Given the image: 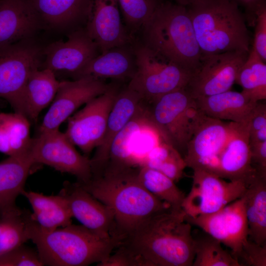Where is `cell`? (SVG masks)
Returning a JSON list of instances; mask_svg holds the SVG:
<instances>
[{"label":"cell","instance_id":"obj_41","mask_svg":"<svg viewBox=\"0 0 266 266\" xmlns=\"http://www.w3.org/2000/svg\"><path fill=\"white\" fill-rule=\"evenodd\" d=\"M245 8L246 17L250 15L256 7L264 0H231Z\"/></svg>","mask_w":266,"mask_h":266},{"label":"cell","instance_id":"obj_20","mask_svg":"<svg viewBox=\"0 0 266 266\" xmlns=\"http://www.w3.org/2000/svg\"><path fill=\"white\" fill-rule=\"evenodd\" d=\"M144 101L128 86L118 93L110 112L105 132L100 144L90 158L92 177L103 172L109 161L112 142L118 133L132 119Z\"/></svg>","mask_w":266,"mask_h":266},{"label":"cell","instance_id":"obj_2","mask_svg":"<svg viewBox=\"0 0 266 266\" xmlns=\"http://www.w3.org/2000/svg\"><path fill=\"white\" fill-rule=\"evenodd\" d=\"M138 168L107 165L102 174L83 188L113 211L115 233L124 238L153 215L170 206L150 193L140 182Z\"/></svg>","mask_w":266,"mask_h":266},{"label":"cell","instance_id":"obj_14","mask_svg":"<svg viewBox=\"0 0 266 266\" xmlns=\"http://www.w3.org/2000/svg\"><path fill=\"white\" fill-rule=\"evenodd\" d=\"M232 128V122L226 123L204 114L187 143L183 157L186 167L214 174Z\"/></svg>","mask_w":266,"mask_h":266},{"label":"cell","instance_id":"obj_35","mask_svg":"<svg viewBox=\"0 0 266 266\" xmlns=\"http://www.w3.org/2000/svg\"><path fill=\"white\" fill-rule=\"evenodd\" d=\"M184 163L183 157L177 150L162 142L149 152L142 166H146L172 176L179 171Z\"/></svg>","mask_w":266,"mask_h":266},{"label":"cell","instance_id":"obj_32","mask_svg":"<svg viewBox=\"0 0 266 266\" xmlns=\"http://www.w3.org/2000/svg\"><path fill=\"white\" fill-rule=\"evenodd\" d=\"M138 177L143 186L156 198L173 208H181L185 196L171 179L146 166L138 168Z\"/></svg>","mask_w":266,"mask_h":266},{"label":"cell","instance_id":"obj_24","mask_svg":"<svg viewBox=\"0 0 266 266\" xmlns=\"http://www.w3.org/2000/svg\"><path fill=\"white\" fill-rule=\"evenodd\" d=\"M195 99L199 108L206 116L236 123L249 120L257 102L241 92L231 90Z\"/></svg>","mask_w":266,"mask_h":266},{"label":"cell","instance_id":"obj_27","mask_svg":"<svg viewBox=\"0 0 266 266\" xmlns=\"http://www.w3.org/2000/svg\"><path fill=\"white\" fill-rule=\"evenodd\" d=\"M249 239L266 244V178L256 176L244 195Z\"/></svg>","mask_w":266,"mask_h":266},{"label":"cell","instance_id":"obj_17","mask_svg":"<svg viewBox=\"0 0 266 266\" xmlns=\"http://www.w3.org/2000/svg\"><path fill=\"white\" fill-rule=\"evenodd\" d=\"M85 29L100 53L130 44L132 38L122 22L117 0H91Z\"/></svg>","mask_w":266,"mask_h":266},{"label":"cell","instance_id":"obj_34","mask_svg":"<svg viewBox=\"0 0 266 266\" xmlns=\"http://www.w3.org/2000/svg\"><path fill=\"white\" fill-rule=\"evenodd\" d=\"M164 0H117L125 27L132 34L141 31Z\"/></svg>","mask_w":266,"mask_h":266},{"label":"cell","instance_id":"obj_37","mask_svg":"<svg viewBox=\"0 0 266 266\" xmlns=\"http://www.w3.org/2000/svg\"><path fill=\"white\" fill-rule=\"evenodd\" d=\"M255 34L253 48L261 59L266 61V2L260 3L254 13Z\"/></svg>","mask_w":266,"mask_h":266},{"label":"cell","instance_id":"obj_5","mask_svg":"<svg viewBox=\"0 0 266 266\" xmlns=\"http://www.w3.org/2000/svg\"><path fill=\"white\" fill-rule=\"evenodd\" d=\"M143 44L192 73L202 53L186 6L163 0L143 27Z\"/></svg>","mask_w":266,"mask_h":266},{"label":"cell","instance_id":"obj_10","mask_svg":"<svg viewBox=\"0 0 266 266\" xmlns=\"http://www.w3.org/2000/svg\"><path fill=\"white\" fill-rule=\"evenodd\" d=\"M193 171L191 190L181 205L186 216L194 218L216 212L242 197L246 191L247 185L242 181H226L205 170Z\"/></svg>","mask_w":266,"mask_h":266},{"label":"cell","instance_id":"obj_19","mask_svg":"<svg viewBox=\"0 0 266 266\" xmlns=\"http://www.w3.org/2000/svg\"><path fill=\"white\" fill-rule=\"evenodd\" d=\"M59 194L66 200L72 217L82 225L104 236L115 235L113 210L77 182H65Z\"/></svg>","mask_w":266,"mask_h":266},{"label":"cell","instance_id":"obj_9","mask_svg":"<svg viewBox=\"0 0 266 266\" xmlns=\"http://www.w3.org/2000/svg\"><path fill=\"white\" fill-rule=\"evenodd\" d=\"M28 154L34 164H44L73 175L78 182L86 183L92 177L90 158L80 154L59 130L38 133L32 138Z\"/></svg>","mask_w":266,"mask_h":266},{"label":"cell","instance_id":"obj_1","mask_svg":"<svg viewBox=\"0 0 266 266\" xmlns=\"http://www.w3.org/2000/svg\"><path fill=\"white\" fill-rule=\"evenodd\" d=\"M185 215L182 208L170 207L147 219L119 246L134 266H192L194 241Z\"/></svg>","mask_w":266,"mask_h":266},{"label":"cell","instance_id":"obj_8","mask_svg":"<svg viewBox=\"0 0 266 266\" xmlns=\"http://www.w3.org/2000/svg\"><path fill=\"white\" fill-rule=\"evenodd\" d=\"M43 49L30 38L0 47V98L25 116L24 92L32 72L40 68Z\"/></svg>","mask_w":266,"mask_h":266},{"label":"cell","instance_id":"obj_33","mask_svg":"<svg viewBox=\"0 0 266 266\" xmlns=\"http://www.w3.org/2000/svg\"><path fill=\"white\" fill-rule=\"evenodd\" d=\"M204 233L198 236L193 235L195 251L193 266H241L232 254L222 247L218 240Z\"/></svg>","mask_w":266,"mask_h":266},{"label":"cell","instance_id":"obj_25","mask_svg":"<svg viewBox=\"0 0 266 266\" xmlns=\"http://www.w3.org/2000/svg\"><path fill=\"white\" fill-rule=\"evenodd\" d=\"M21 195L31 204L33 210L31 218L41 230L51 232L72 224V214L66 200L61 195L46 196L25 190Z\"/></svg>","mask_w":266,"mask_h":266},{"label":"cell","instance_id":"obj_26","mask_svg":"<svg viewBox=\"0 0 266 266\" xmlns=\"http://www.w3.org/2000/svg\"><path fill=\"white\" fill-rule=\"evenodd\" d=\"M61 81L54 73L47 68L36 69L29 77L24 92L26 117L35 121L41 112L53 100Z\"/></svg>","mask_w":266,"mask_h":266},{"label":"cell","instance_id":"obj_38","mask_svg":"<svg viewBox=\"0 0 266 266\" xmlns=\"http://www.w3.org/2000/svg\"><path fill=\"white\" fill-rule=\"evenodd\" d=\"M266 141V104L258 101L249 123V144Z\"/></svg>","mask_w":266,"mask_h":266},{"label":"cell","instance_id":"obj_40","mask_svg":"<svg viewBox=\"0 0 266 266\" xmlns=\"http://www.w3.org/2000/svg\"><path fill=\"white\" fill-rule=\"evenodd\" d=\"M249 145L253 168L258 176L266 178V141Z\"/></svg>","mask_w":266,"mask_h":266},{"label":"cell","instance_id":"obj_3","mask_svg":"<svg viewBox=\"0 0 266 266\" xmlns=\"http://www.w3.org/2000/svg\"><path fill=\"white\" fill-rule=\"evenodd\" d=\"M30 240L35 244L43 266H86L106 259L123 238L104 236L82 225L72 224L45 232L33 221Z\"/></svg>","mask_w":266,"mask_h":266},{"label":"cell","instance_id":"obj_29","mask_svg":"<svg viewBox=\"0 0 266 266\" xmlns=\"http://www.w3.org/2000/svg\"><path fill=\"white\" fill-rule=\"evenodd\" d=\"M31 214L17 205L0 214V256L30 240Z\"/></svg>","mask_w":266,"mask_h":266},{"label":"cell","instance_id":"obj_18","mask_svg":"<svg viewBox=\"0 0 266 266\" xmlns=\"http://www.w3.org/2000/svg\"><path fill=\"white\" fill-rule=\"evenodd\" d=\"M250 119L241 123L232 122L230 135L219 157L214 173L229 181H242L247 186L258 176L251 163Z\"/></svg>","mask_w":266,"mask_h":266},{"label":"cell","instance_id":"obj_30","mask_svg":"<svg viewBox=\"0 0 266 266\" xmlns=\"http://www.w3.org/2000/svg\"><path fill=\"white\" fill-rule=\"evenodd\" d=\"M149 124L152 123L148 118L146 104L144 102L132 119L114 138L107 165L133 167L131 147L133 138L143 127Z\"/></svg>","mask_w":266,"mask_h":266},{"label":"cell","instance_id":"obj_23","mask_svg":"<svg viewBox=\"0 0 266 266\" xmlns=\"http://www.w3.org/2000/svg\"><path fill=\"white\" fill-rule=\"evenodd\" d=\"M40 26L63 30L87 22L91 0H29Z\"/></svg>","mask_w":266,"mask_h":266},{"label":"cell","instance_id":"obj_12","mask_svg":"<svg viewBox=\"0 0 266 266\" xmlns=\"http://www.w3.org/2000/svg\"><path fill=\"white\" fill-rule=\"evenodd\" d=\"M248 53L234 51L202 55L186 89L195 99L230 90Z\"/></svg>","mask_w":266,"mask_h":266},{"label":"cell","instance_id":"obj_39","mask_svg":"<svg viewBox=\"0 0 266 266\" xmlns=\"http://www.w3.org/2000/svg\"><path fill=\"white\" fill-rule=\"evenodd\" d=\"M238 262L241 266H266V244L260 245L249 239Z\"/></svg>","mask_w":266,"mask_h":266},{"label":"cell","instance_id":"obj_6","mask_svg":"<svg viewBox=\"0 0 266 266\" xmlns=\"http://www.w3.org/2000/svg\"><path fill=\"white\" fill-rule=\"evenodd\" d=\"M149 120L165 143L183 157L187 143L204 113L186 88L146 103Z\"/></svg>","mask_w":266,"mask_h":266},{"label":"cell","instance_id":"obj_7","mask_svg":"<svg viewBox=\"0 0 266 266\" xmlns=\"http://www.w3.org/2000/svg\"><path fill=\"white\" fill-rule=\"evenodd\" d=\"M136 70L128 86L147 103L186 88L192 73L141 43L133 47Z\"/></svg>","mask_w":266,"mask_h":266},{"label":"cell","instance_id":"obj_15","mask_svg":"<svg viewBox=\"0 0 266 266\" xmlns=\"http://www.w3.org/2000/svg\"><path fill=\"white\" fill-rule=\"evenodd\" d=\"M111 85L91 77L61 81L56 96L39 126L38 133L59 130L61 124L80 106L104 93Z\"/></svg>","mask_w":266,"mask_h":266},{"label":"cell","instance_id":"obj_13","mask_svg":"<svg viewBox=\"0 0 266 266\" xmlns=\"http://www.w3.org/2000/svg\"><path fill=\"white\" fill-rule=\"evenodd\" d=\"M185 219L228 247L238 261L249 240L244 195L216 212Z\"/></svg>","mask_w":266,"mask_h":266},{"label":"cell","instance_id":"obj_22","mask_svg":"<svg viewBox=\"0 0 266 266\" xmlns=\"http://www.w3.org/2000/svg\"><path fill=\"white\" fill-rule=\"evenodd\" d=\"M40 27L29 0H0V47L31 38Z\"/></svg>","mask_w":266,"mask_h":266},{"label":"cell","instance_id":"obj_16","mask_svg":"<svg viewBox=\"0 0 266 266\" xmlns=\"http://www.w3.org/2000/svg\"><path fill=\"white\" fill-rule=\"evenodd\" d=\"M98 51L85 28H79L72 31L66 41L52 42L43 49L45 59L41 69L51 70L56 76L57 73H65L72 77L99 54Z\"/></svg>","mask_w":266,"mask_h":266},{"label":"cell","instance_id":"obj_42","mask_svg":"<svg viewBox=\"0 0 266 266\" xmlns=\"http://www.w3.org/2000/svg\"><path fill=\"white\" fill-rule=\"evenodd\" d=\"M177 4L187 6L193 0H170Z\"/></svg>","mask_w":266,"mask_h":266},{"label":"cell","instance_id":"obj_11","mask_svg":"<svg viewBox=\"0 0 266 266\" xmlns=\"http://www.w3.org/2000/svg\"><path fill=\"white\" fill-rule=\"evenodd\" d=\"M120 90L118 84L111 83L104 93L87 102L67 120L65 133L85 156L88 157L100 144L110 112Z\"/></svg>","mask_w":266,"mask_h":266},{"label":"cell","instance_id":"obj_21","mask_svg":"<svg viewBox=\"0 0 266 266\" xmlns=\"http://www.w3.org/2000/svg\"><path fill=\"white\" fill-rule=\"evenodd\" d=\"M136 70L133 47L129 44L114 47L99 54L72 78L73 80L91 77L102 80L107 78L130 80Z\"/></svg>","mask_w":266,"mask_h":266},{"label":"cell","instance_id":"obj_31","mask_svg":"<svg viewBox=\"0 0 266 266\" xmlns=\"http://www.w3.org/2000/svg\"><path fill=\"white\" fill-rule=\"evenodd\" d=\"M235 83L250 100L258 102L266 99V64L252 47L241 67Z\"/></svg>","mask_w":266,"mask_h":266},{"label":"cell","instance_id":"obj_4","mask_svg":"<svg viewBox=\"0 0 266 266\" xmlns=\"http://www.w3.org/2000/svg\"><path fill=\"white\" fill-rule=\"evenodd\" d=\"M202 55L249 52L245 18L231 0H193L186 6Z\"/></svg>","mask_w":266,"mask_h":266},{"label":"cell","instance_id":"obj_36","mask_svg":"<svg viewBox=\"0 0 266 266\" xmlns=\"http://www.w3.org/2000/svg\"><path fill=\"white\" fill-rule=\"evenodd\" d=\"M37 250L24 244L0 256V266H43Z\"/></svg>","mask_w":266,"mask_h":266},{"label":"cell","instance_id":"obj_28","mask_svg":"<svg viewBox=\"0 0 266 266\" xmlns=\"http://www.w3.org/2000/svg\"><path fill=\"white\" fill-rule=\"evenodd\" d=\"M32 138L30 120L16 113H0V152L8 156L28 153Z\"/></svg>","mask_w":266,"mask_h":266}]
</instances>
